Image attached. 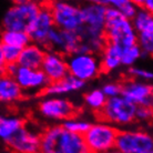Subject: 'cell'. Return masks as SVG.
<instances>
[{"label":"cell","mask_w":153,"mask_h":153,"mask_svg":"<svg viewBox=\"0 0 153 153\" xmlns=\"http://www.w3.org/2000/svg\"><path fill=\"white\" fill-rule=\"evenodd\" d=\"M107 7L98 1L87 2L81 6L82 27L78 35L81 42L84 43L92 53L99 54L107 43L104 37Z\"/></svg>","instance_id":"1"},{"label":"cell","mask_w":153,"mask_h":153,"mask_svg":"<svg viewBox=\"0 0 153 153\" xmlns=\"http://www.w3.org/2000/svg\"><path fill=\"white\" fill-rule=\"evenodd\" d=\"M39 153H90L82 135L65 130L61 124H52L40 132Z\"/></svg>","instance_id":"2"},{"label":"cell","mask_w":153,"mask_h":153,"mask_svg":"<svg viewBox=\"0 0 153 153\" xmlns=\"http://www.w3.org/2000/svg\"><path fill=\"white\" fill-rule=\"evenodd\" d=\"M104 37L107 42L121 48L137 45V32L131 20L122 17L113 8H107L105 10Z\"/></svg>","instance_id":"3"},{"label":"cell","mask_w":153,"mask_h":153,"mask_svg":"<svg viewBox=\"0 0 153 153\" xmlns=\"http://www.w3.org/2000/svg\"><path fill=\"white\" fill-rule=\"evenodd\" d=\"M41 4V2L33 0H21L13 2L8 7L2 16V30L27 32L31 22L40 10Z\"/></svg>","instance_id":"4"},{"label":"cell","mask_w":153,"mask_h":153,"mask_svg":"<svg viewBox=\"0 0 153 153\" xmlns=\"http://www.w3.org/2000/svg\"><path fill=\"white\" fill-rule=\"evenodd\" d=\"M137 107L122 96L107 99V102L100 111V120L115 126L117 129H126L135 122Z\"/></svg>","instance_id":"5"},{"label":"cell","mask_w":153,"mask_h":153,"mask_svg":"<svg viewBox=\"0 0 153 153\" xmlns=\"http://www.w3.org/2000/svg\"><path fill=\"white\" fill-rule=\"evenodd\" d=\"M119 129L98 120L91 123L83 134V140L90 153H109L115 149V141Z\"/></svg>","instance_id":"6"},{"label":"cell","mask_w":153,"mask_h":153,"mask_svg":"<svg viewBox=\"0 0 153 153\" xmlns=\"http://www.w3.org/2000/svg\"><path fill=\"white\" fill-rule=\"evenodd\" d=\"M54 27L59 30L78 33L82 27L81 6L70 1L57 0L49 4Z\"/></svg>","instance_id":"7"},{"label":"cell","mask_w":153,"mask_h":153,"mask_svg":"<svg viewBox=\"0 0 153 153\" xmlns=\"http://www.w3.org/2000/svg\"><path fill=\"white\" fill-rule=\"evenodd\" d=\"M4 72L11 76L23 94H38L45 92L49 81L40 69H29L16 65H6Z\"/></svg>","instance_id":"8"},{"label":"cell","mask_w":153,"mask_h":153,"mask_svg":"<svg viewBox=\"0 0 153 153\" xmlns=\"http://www.w3.org/2000/svg\"><path fill=\"white\" fill-rule=\"evenodd\" d=\"M68 74L81 82H90L102 73L99 56L96 53H73L67 57Z\"/></svg>","instance_id":"9"},{"label":"cell","mask_w":153,"mask_h":153,"mask_svg":"<svg viewBox=\"0 0 153 153\" xmlns=\"http://www.w3.org/2000/svg\"><path fill=\"white\" fill-rule=\"evenodd\" d=\"M121 153H146L153 151L152 134L144 129H121L115 141V149Z\"/></svg>","instance_id":"10"},{"label":"cell","mask_w":153,"mask_h":153,"mask_svg":"<svg viewBox=\"0 0 153 153\" xmlns=\"http://www.w3.org/2000/svg\"><path fill=\"white\" fill-rule=\"evenodd\" d=\"M37 112L46 121L62 123L76 115V107L65 97L45 96L38 102Z\"/></svg>","instance_id":"11"},{"label":"cell","mask_w":153,"mask_h":153,"mask_svg":"<svg viewBox=\"0 0 153 153\" xmlns=\"http://www.w3.org/2000/svg\"><path fill=\"white\" fill-rule=\"evenodd\" d=\"M121 96L133 103L135 107H149L153 105V87L150 82L129 80L121 83Z\"/></svg>","instance_id":"12"},{"label":"cell","mask_w":153,"mask_h":153,"mask_svg":"<svg viewBox=\"0 0 153 153\" xmlns=\"http://www.w3.org/2000/svg\"><path fill=\"white\" fill-rule=\"evenodd\" d=\"M54 28L56 27H54L53 19L50 11L49 4H42L39 12L27 30V33L31 42L45 48L47 38Z\"/></svg>","instance_id":"13"},{"label":"cell","mask_w":153,"mask_h":153,"mask_svg":"<svg viewBox=\"0 0 153 153\" xmlns=\"http://www.w3.org/2000/svg\"><path fill=\"white\" fill-rule=\"evenodd\" d=\"M81 43V39L78 33L70 31L59 30L54 28L47 38L45 49L53 50L68 57L76 53Z\"/></svg>","instance_id":"14"},{"label":"cell","mask_w":153,"mask_h":153,"mask_svg":"<svg viewBox=\"0 0 153 153\" xmlns=\"http://www.w3.org/2000/svg\"><path fill=\"white\" fill-rule=\"evenodd\" d=\"M11 153H39L40 133L28 126H23L7 142Z\"/></svg>","instance_id":"15"},{"label":"cell","mask_w":153,"mask_h":153,"mask_svg":"<svg viewBox=\"0 0 153 153\" xmlns=\"http://www.w3.org/2000/svg\"><path fill=\"white\" fill-rule=\"evenodd\" d=\"M40 70L50 83L61 80L68 76L67 57L53 50H46Z\"/></svg>","instance_id":"16"},{"label":"cell","mask_w":153,"mask_h":153,"mask_svg":"<svg viewBox=\"0 0 153 153\" xmlns=\"http://www.w3.org/2000/svg\"><path fill=\"white\" fill-rule=\"evenodd\" d=\"M121 47L107 42L102 50L100 51L99 60L102 73H113L118 71L121 65Z\"/></svg>","instance_id":"17"},{"label":"cell","mask_w":153,"mask_h":153,"mask_svg":"<svg viewBox=\"0 0 153 153\" xmlns=\"http://www.w3.org/2000/svg\"><path fill=\"white\" fill-rule=\"evenodd\" d=\"M46 49L37 43L30 42L29 45L20 50L17 65L29 69H40L42 60L45 58Z\"/></svg>","instance_id":"18"},{"label":"cell","mask_w":153,"mask_h":153,"mask_svg":"<svg viewBox=\"0 0 153 153\" xmlns=\"http://www.w3.org/2000/svg\"><path fill=\"white\" fill-rule=\"evenodd\" d=\"M85 85H87V83L76 80V78L68 74L61 80L53 82V83H49V85L47 87L43 93L46 96L65 97L67 94H70V93L82 91L85 88Z\"/></svg>","instance_id":"19"},{"label":"cell","mask_w":153,"mask_h":153,"mask_svg":"<svg viewBox=\"0 0 153 153\" xmlns=\"http://www.w3.org/2000/svg\"><path fill=\"white\" fill-rule=\"evenodd\" d=\"M23 98V93L15 79L7 72H0V103L13 104Z\"/></svg>","instance_id":"20"},{"label":"cell","mask_w":153,"mask_h":153,"mask_svg":"<svg viewBox=\"0 0 153 153\" xmlns=\"http://www.w3.org/2000/svg\"><path fill=\"white\" fill-rule=\"evenodd\" d=\"M25 126V119L20 115L0 114V141L7 143Z\"/></svg>","instance_id":"21"},{"label":"cell","mask_w":153,"mask_h":153,"mask_svg":"<svg viewBox=\"0 0 153 153\" xmlns=\"http://www.w3.org/2000/svg\"><path fill=\"white\" fill-rule=\"evenodd\" d=\"M0 42L2 46L13 47L17 49H23L30 43V38L27 32L13 30H1L0 31Z\"/></svg>","instance_id":"22"},{"label":"cell","mask_w":153,"mask_h":153,"mask_svg":"<svg viewBox=\"0 0 153 153\" xmlns=\"http://www.w3.org/2000/svg\"><path fill=\"white\" fill-rule=\"evenodd\" d=\"M107 8H113L120 15L131 20L138 11V4L133 0H100L98 1Z\"/></svg>","instance_id":"23"},{"label":"cell","mask_w":153,"mask_h":153,"mask_svg":"<svg viewBox=\"0 0 153 153\" xmlns=\"http://www.w3.org/2000/svg\"><path fill=\"white\" fill-rule=\"evenodd\" d=\"M134 30L138 33L142 32H153V15L152 12L146 11L139 8L137 13L131 19Z\"/></svg>","instance_id":"24"},{"label":"cell","mask_w":153,"mask_h":153,"mask_svg":"<svg viewBox=\"0 0 153 153\" xmlns=\"http://www.w3.org/2000/svg\"><path fill=\"white\" fill-rule=\"evenodd\" d=\"M105 102H107V98L100 89H92L90 91L85 92L83 96L84 107L97 114L100 113Z\"/></svg>","instance_id":"25"},{"label":"cell","mask_w":153,"mask_h":153,"mask_svg":"<svg viewBox=\"0 0 153 153\" xmlns=\"http://www.w3.org/2000/svg\"><path fill=\"white\" fill-rule=\"evenodd\" d=\"M91 121L85 117H81V115H73L71 118L65 120L61 123V126L65 128V130H68L71 133L79 134L82 135L88 131V129L91 126Z\"/></svg>","instance_id":"26"},{"label":"cell","mask_w":153,"mask_h":153,"mask_svg":"<svg viewBox=\"0 0 153 153\" xmlns=\"http://www.w3.org/2000/svg\"><path fill=\"white\" fill-rule=\"evenodd\" d=\"M143 58L141 49L138 45H133L130 47L122 48L121 50V65L126 68H131L137 65V62L140 61Z\"/></svg>","instance_id":"27"},{"label":"cell","mask_w":153,"mask_h":153,"mask_svg":"<svg viewBox=\"0 0 153 153\" xmlns=\"http://www.w3.org/2000/svg\"><path fill=\"white\" fill-rule=\"evenodd\" d=\"M137 45L141 49L143 57H151L153 53V32L138 33Z\"/></svg>","instance_id":"28"},{"label":"cell","mask_w":153,"mask_h":153,"mask_svg":"<svg viewBox=\"0 0 153 153\" xmlns=\"http://www.w3.org/2000/svg\"><path fill=\"white\" fill-rule=\"evenodd\" d=\"M128 76H130V79L138 81H143V82H150L153 79V73L151 70L146 69L143 67H138V65H133L131 68H128Z\"/></svg>","instance_id":"29"},{"label":"cell","mask_w":153,"mask_h":153,"mask_svg":"<svg viewBox=\"0 0 153 153\" xmlns=\"http://www.w3.org/2000/svg\"><path fill=\"white\" fill-rule=\"evenodd\" d=\"M100 90L102 91L107 99L121 96V82L118 81H107L102 83Z\"/></svg>","instance_id":"30"},{"label":"cell","mask_w":153,"mask_h":153,"mask_svg":"<svg viewBox=\"0 0 153 153\" xmlns=\"http://www.w3.org/2000/svg\"><path fill=\"white\" fill-rule=\"evenodd\" d=\"M1 53H2V59H4L6 65H16L17 61H18V58H19L20 49H17V48L9 46H2Z\"/></svg>","instance_id":"31"},{"label":"cell","mask_w":153,"mask_h":153,"mask_svg":"<svg viewBox=\"0 0 153 153\" xmlns=\"http://www.w3.org/2000/svg\"><path fill=\"white\" fill-rule=\"evenodd\" d=\"M153 111L152 108L149 107H137L135 109V121L139 122H150L152 120Z\"/></svg>","instance_id":"32"},{"label":"cell","mask_w":153,"mask_h":153,"mask_svg":"<svg viewBox=\"0 0 153 153\" xmlns=\"http://www.w3.org/2000/svg\"><path fill=\"white\" fill-rule=\"evenodd\" d=\"M135 2H137L139 8L144 9V10L150 11V12L153 11V1L152 0H139V1H135Z\"/></svg>","instance_id":"33"},{"label":"cell","mask_w":153,"mask_h":153,"mask_svg":"<svg viewBox=\"0 0 153 153\" xmlns=\"http://www.w3.org/2000/svg\"><path fill=\"white\" fill-rule=\"evenodd\" d=\"M1 48H2V45H1V42H0V72H4V68H6V63H4V59H2Z\"/></svg>","instance_id":"34"},{"label":"cell","mask_w":153,"mask_h":153,"mask_svg":"<svg viewBox=\"0 0 153 153\" xmlns=\"http://www.w3.org/2000/svg\"><path fill=\"white\" fill-rule=\"evenodd\" d=\"M109 153H121V152H119V151H117V150H112L111 152H109Z\"/></svg>","instance_id":"35"},{"label":"cell","mask_w":153,"mask_h":153,"mask_svg":"<svg viewBox=\"0 0 153 153\" xmlns=\"http://www.w3.org/2000/svg\"><path fill=\"white\" fill-rule=\"evenodd\" d=\"M146 153H153V151H150V152H146Z\"/></svg>","instance_id":"36"}]
</instances>
